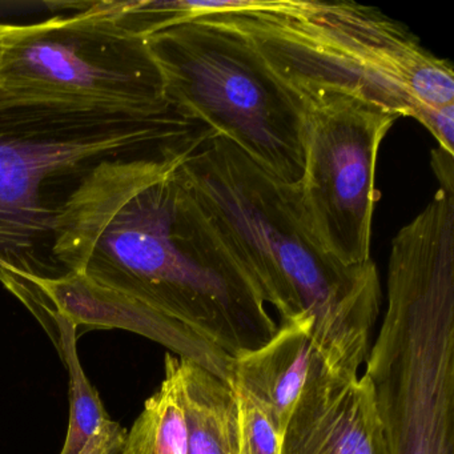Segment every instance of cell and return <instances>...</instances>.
<instances>
[{"instance_id":"cell-2","label":"cell","mask_w":454,"mask_h":454,"mask_svg":"<svg viewBox=\"0 0 454 454\" xmlns=\"http://www.w3.org/2000/svg\"><path fill=\"white\" fill-rule=\"evenodd\" d=\"M177 171L280 323L309 318L329 373L357 377L381 307L376 264L350 267L334 259L308 220L299 184L268 174L224 137H201Z\"/></svg>"},{"instance_id":"cell-14","label":"cell","mask_w":454,"mask_h":454,"mask_svg":"<svg viewBox=\"0 0 454 454\" xmlns=\"http://www.w3.org/2000/svg\"><path fill=\"white\" fill-rule=\"evenodd\" d=\"M127 430L118 422L103 425L78 454H123Z\"/></svg>"},{"instance_id":"cell-3","label":"cell","mask_w":454,"mask_h":454,"mask_svg":"<svg viewBox=\"0 0 454 454\" xmlns=\"http://www.w3.org/2000/svg\"><path fill=\"white\" fill-rule=\"evenodd\" d=\"M193 20L238 34L299 95L341 92L411 118L454 156V73L401 23L353 2H195Z\"/></svg>"},{"instance_id":"cell-9","label":"cell","mask_w":454,"mask_h":454,"mask_svg":"<svg viewBox=\"0 0 454 454\" xmlns=\"http://www.w3.org/2000/svg\"><path fill=\"white\" fill-rule=\"evenodd\" d=\"M280 454H390L365 374H316L284 429Z\"/></svg>"},{"instance_id":"cell-12","label":"cell","mask_w":454,"mask_h":454,"mask_svg":"<svg viewBox=\"0 0 454 454\" xmlns=\"http://www.w3.org/2000/svg\"><path fill=\"white\" fill-rule=\"evenodd\" d=\"M188 427L179 357L164 361V380L127 432L123 454H187Z\"/></svg>"},{"instance_id":"cell-5","label":"cell","mask_w":454,"mask_h":454,"mask_svg":"<svg viewBox=\"0 0 454 454\" xmlns=\"http://www.w3.org/2000/svg\"><path fill=\"white\" fill-rule=\"evenodd\" d=\"M387 301L365 360L390 454H454V185L392 240Z\"/></svg>"},{"instance_id":"cell-1","label":"cell","mask_w":454,"mask_h":454,"mask_svg":"<svg viewBox=\"0 0 454 454\" xmlns=\"http://www.w3.org/2000/svg\"><path fill=\"white\" fill-rule=\"evenodd\" d=\"M195 143L89 169L58 204L51 259L236 358L270 341L278 325L180 177Z\"/></svg>"},{"instance_id":"cell-15","label":"cell","mask_w":454,"mask_h":454,"mask_svg":"<svg viewBox=\"0 0 454 454\" xmlns=\"http://www.w3.org/2000/svg\"><path fill=\"white\" fill-rule=\"evenodd\" d=\"M0 46H2V41H0Z\"/></svg>"},{"instance_id":"cell-13","label":"cell","mask_w":454,"mask_h":454,"mask_svg":"<svg viewBox=\"0 0 454 454\" xmlns=\"http://www.w3.org/2000/svg\"><path fill=\"white\" fill-rule=\"evenodd\" d=\"M35 316L44 324L70 377V424L60 454H78L87 441L111 419L100 401L99 393L82 368L76 349V326L49 304H42Z\"/></svg>"},{"instance_id":"cell-10","label":"cell","mask_w":454,"mask_h":454,"mask_svg":"<svg viewBox=\"0 0 454 454\" xmlns=\"http://www.w3.org/2000/svg\"><path fill=\"white\" fill-rule=\"evenodd\" d=\"M20 278L31 281L47 304L67 317L76 329L83 325L137 332L168 348L177 357L192 361L217 379L230 382L233 361L231 356L123 294L74 272L55 278Z\"/></svg>"},{"instance_id":"cell-11","label":"cell","mask_w":454,"mask_h":454,"mask_svg":"<svg viewBox=\"0 0 454 454\" xmlns=\"http://www.w3.org/2000/svg\"><path fill=\"white\" fill-rule=\"evenodd\" d=\"M326 369L307 317L284 321L262 347L233 358L230 384L246 392L283 435L308 382Z\"/></svg>"},{"instance_id":"cell-6","label":"cell","mask_w":454,"mask_h":454,"mask_svg":"<svg viewBox=\"0 0 454 454\" xmlns=\"http://www.w3.org/2000/svg\"><path fill=\"white\" fill-rule=\"evenodd\" d=\"M171 110L291 184L304 169V105L238 34L191 20L145 38Z\"/></svg>"},{"instance_id":"cell-8","label":"cell","mask_w":454,"mask_h":454,"mask_svg":"<svg viewBox=\"0 0 454 454\" xmlns=\"http://www.w3.org/2000/svg\"><path fill=\"white\" fill-rule=\"evenodd\" d=\"M304 105L302 207L324 248L350 267L372 262L377 156L398 118L358 98L318 91Z\"/></svg>"},{"instance_id":"cell-4","label":"cell","mask_w":454,"mask_h":454,"mask_svg":"<svg viewBox=\"0 0 454 454\" xmlns=\"http://www.w3.org/2000/svg\"><path fill=\"white\" fill-rule=\"evenodd\" d=\"M0 135L59 137L175 114L145 39L115 0L26 25L0 23Z\"/></svg>"},{"instance_id":"cell-7","label":"cell","mask_w":454,"mask_h":454,"mask_svg":"<svg viewBox=\"0 0 454 454\" xmlns=\"http://www.w3.org/2000/svg\"><path fill=\"white\" fill-rule=\"evenodd\" d=\"M200 129V124L172 114L73 137L0 135V268L17 276H57L47 262H52L58 207L47 196L50 184L86 174L107 159L158 150Z\"/></svg>"}]
</instances>
